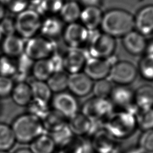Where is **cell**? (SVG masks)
<instances>
[{
	"mask_svg": "<svg viewBox=\"0 0 153 153\" xmlns=\"http://www.w3.org/2000/svg\"><path fill=\"white\" fill-rule=\"evenodd\" d=\"M103 128L116 140L131 137L137 129L135 115L128 111H113L103 121Z\"/></svg>",
	"mask_w": 153,
	"mask_h": 153,
	"instance_id": "obj_1",
	"label": "cell"
},
{
	"mask_svg": "<svg viewBox=\"0 0 153 153\" xmlns=\"http://www.w3.org/2000/svg\"><path fill=\"white\" fill-rule=\"evenodd\" d=\"M100 28L114 38H123L134 29V16L124 9H110L103 13Z\"/></svg>",
	"mask_w": 153,
	"mask_h": 153,
	"instance_id": "obj_2",
	"label": "cell"
},
{
	"mask_svg": "<svg viewBox=\"0 0 153 153\" xmlns=\"http://www.w3.org/2000/svg\"><path fill=\"white\" fill-rule=\"evenodd\" d=\"M11 127L16 141L20 143H30L45 130L41 120L29 113L17 117Z\"/></svg>",
	"mask_w": 153,
	"mask_h": 153,
	"instance_id": "obj_3",
	"label": "cell"
},
{
	"mask_svg": "<svg viewBox=\"0 0 153 153\" xmlns=\"http://www.w3.org/2000/svg\"><path fill=\"white\" fill-rule=\"evenodd\" d=\"M87 46L88 57L109 59L114 56L117 42L115 38L103 32H97L90 37Z\"/></svg>",
	"mask_w": 153,
	"mask_h": 153,
	"instance_id": "obj_4",
	"label": "cell"
},
{
	"mask_svg": "<svg viewBox=\"0 0 153 153\" xmlns=\"http://www.w3.org/2000/svg\"><path fill=\"white\" fill-rule=\"evenodd\" d=\"M113 111L109 99L93 96L82 103L80 112L93 122H102Z\"/></svg>",
	"mask_w": 153,
	"mask_h": 153,
	"instance_id": "obj_5",
	"label": "cell"
},
{
	"mask_svg": "<svg viewBox=\"0 0 153 153\" xmlns=\"http://www.w3.org/2000/svg\"><path fill=\"white\" fill-rule=\"evenodd\" d=\"M41 23L39 13L32 9H26L17 14L15 20L16 31L21 37L30 39L39 30Z\"/></svg>",
	"mask_w": 153,
	"mask_h": 153,
	"instance_id": "obj_6",
	"label": "cell"
},
{
	"mask_svg": "<svg viewBox=\"0 0 153 153\" xmlns=\"http://www.w3.org/2000/svg\"><path fill=\"white\" fill-rule=\"evenodd\" d=\"M54 40L44 36H33L25 45L24 53L32 60H39L50 57L55 53Z\"/></svg>",
	"mask_w": 153,
	"mask_h": 153,
	"instance_id": "obj_7",
	"label": "cell"
},
{
	"mask_svg": "<svg viewBox=\"0 0 153 153\" xmlns=\"http://www.w3.org/2000/svg\"><path fill=\"white\" fill-rule=\"evenodd\" d=\"M137 75V67L133 63L118 60L112 65L108 78L117 85L128 86L136 80Z\"/></svg>",
	"mask_w": 153,
	"mask_h": 153,
	"instance_id": "obj_8",
	"label": "cell"
},
{
	"mask_svg": "<svg viewBox=\"0 0 153 153\" xmlns=\"http://www.w3.org/2000/svg\"><path fill=\"white\" fill-rule=\"evenodd\" d=\"M90 33L80 22H76L66 24L62 36L69 48L81 49L87 45Z\"/></svg>",
	"mask_w": 153,
	"mask_h": 153,
	"instance_id": "obj_9",
	"label": "cell"
},
{
	"mask_svg": "<svg viewBox=\"0 0 153 153\" xmlns=\"http://www.w3.org/2000/svg\"><path fill=\"white\" fill-rule=\"evenodd\" d=\"M109 100L112 105L135 114L137 109L134 103V91L126 85H116L113 87Z\"/></svg>",
	"mask_w": 153,
	"mask_h": 153,
	"instance_id": "obj_10",
	"label": "cell"
},
{
	"mask_svg": "<svg viewBox=\"0 0 153 153\" xmlns=\"http://www.w3.org/2000/svg\"><path fill=\"white\" fill-rule=\"evenodd\" d=\"M53 109L63 115L67 119L79 112V103L74 95L63 91L51 98Z\"/></svg>",
	"mask_w": 153,
	"mask_h": 153,
	"instance_id": "obj_11",
	"label": "cell"
},
{
	"mask_svg": "<svg viewBox=\"0 0 153 153\" xmlns=\"http://www.w3.org/2000/svg\"><path fill=\"white\" fill-rule=\"evenodd\" d=\"M109 59L88 57L83 72L93 81L108 78L112 65L115 62Z\"/></svg>",
	"mask_w": 153,
	"mask_h": 153,
	"instance_id": "obj_12",
	"label": "cell"
},
{
	"mask_svg": "<svg viewBox=\"0 0 153 153\" xmlns=\"http://www.w3.org/2000/svg\"><path fill=\"white\" fill-rule=\"evenodd\" d=\"M87 58L82 49L69 48L63 55V69L69 75L83 72Z\"/></svg>",
	"mask_w": 153,
	"mask_h": 153,
	"instance_id": "obj_13",
	"label": "cell"
},
{
	"mask_svg": "<svg viewBox=\"0 0 153 153\" xmlns=\"http://www.w3.org/2000/svg\"><path fill=\"white\" fill-rule=\"evenodd\" d=\"M93 81L84 72L69 75L68 89L75 97H84L92 92Z\"/></svg>",
	"mask_w": 153,
	"mask_h": 153,
	"instance_id": "obj_14",
	"label": "cell"
},
{
	"mask_svg": "<svg viewBox=\"0 0 153 153\" xmlns=\"http://www.w3.org/2000/svg\"><path fill=\"white\" fill-rule=\"evenodd\" d=\"M89 143L96 153H105L114 147L118 142L102 127L97 129L89 137Z\"/></svg>",
	"mask_w": 153,
	"mask_h": 153,
	"instance_id": "obj_15",
	"label": "cell"
},
{
	"mask_svg": "<svg viewBox=\"0 0 153 153\" xmlns=\"http://www.w3.org/2000/svg\"><path fill=\"white\" fill-rule=\"evenodd\" d=\"M67 124L74 136L90 137L94 130V122L91 121L81 112L68 119Z\"/></svg>",
	"mask_w": 153,
	"mask_h": 153,
	"instance_id": "obj_16",
	"label": "cell"
},
{
	"mask_svg": "<svg viewBox=\"0 0 153 153\" xmlns=\"http://www.w3.org/2000/svg\"><path fill=\"white\" fill-rule=\"evenodd\" d=\"M134 30L146 36L153 34V4L141 8L134 16Z\"/></svg>",
	"mask_w": 153,
	"mask_h": 153,
	"instance_id": "obj_17",
	"label": "cell"
},
{
	"mask_svg": "<svg viewBox=\"0 0 153 153\" xmlns=\"http://www.w3.org/2000/svg\"><path fill=\"white\" fill-rule=\"evenodd\" d=\"M122 38L123 45L129 54L138 56L145 53L148 41L137 30H131Z\"/></svg>",
	"mask_w": 153,
	"mask_h": 153,
	"instance_id": "obj_18",
	"label": "cell"
},
{
	"mask_svg": "<svg viewBox=\"0 0 153 153\" xmlns=\"http://www.w3.org/2000/svg\"><path fill=\"white\" fill-rule=\"evenodd\" d=\"M103 13L100 7H85L82 8L79 22L89 31H96L100 28Z\"/></svg>",
	"mask_w": 153,
	"mask_h": 153,
	"instance_id": "obj_19",
	"label": "cell"
},
{
	"mask_svg": "<svg viewBox=\"0 0 153 153\" xmlns=\"http://www.w3.org/2000/svg\"><path fill=\"white\" fill-rule=\"evenodd\" d=\"M65 23L59 17L55 15L49 16L44 20H42L39 30L42 36L53 40L62 35Z\"/></svg>",
	"mask_w": 153,
	"mask_h": 153,
	"instance_id": "obj_20",
	"label": "cell"
},
{
	"mask_svg": "<svg viewBox=\"0 0 153 153\" xmlns=\"http://www.w3.org/2000/svg\"><path fill=\"white\" fill-rule=\"evenodd\" d=\"M134 103L137 109L153 108V85L144 84L134 91Z\"/></svg>",
	"mask_w": 153,
	"mask_h": 153,
	"instance_id": "obj_21",
	"label": "cell"
},
{
	"mask_svg": "<svg viewBox=\"0 0 153 153\" xmlns=\"http://www.w3.org/2000/svg\"><path fill=\"white\" fill-rule=\"evenodd\" d=\"M25 44L21 37L14 34L6 36L2 48L4 54L10 57H19L24 53Z\"/></svg>",
	"mask_w": 153,
	"mask_h": 153,
	"instance_id": "obj_22",
	"label": "cell"
},
{
	"mask_svg": "<svg viewBox=\"0 0 153 153\" xmlns=\"http://www.w3.org/2000/svg\"><path fill=\"white\" fill-rule=\"evenodd\" d=\"M82 8L78 1H65L59 14L62 20L66 24L76 22L79 20Z\"/></svg>",
	"mask_w": 153,
	"mask_h": 153,
	"instance_id": "obj_23",
	"label": "cell"
},
{
	"mask_svg": "<svg viewBox=\"0 0 153 153\" xmlns=\"http://www.w3.org/2000/svg\"><path fill=\"white\" fill-rule=\"evenodd\" d=\"M11 95L13 102L20 106H27L32 99L30 85L25 81L17 82L14 85Z\"/></svg>",
	"mask_w": 153,
	"mask_h": 153,
	"instance_id": "obj_24",
	"label": "cell"
},
{
	"mask_svg": "<svg viewBox=\"0 0 153 153\" xmlns=\"http://www.w3.org/2000/svg\"><path fill=\"white\" fill-rule=\"evenodd\" d=\"M45 130L53 132L67 124L68 119L54 109H50L41 120Z\"/></svg>",
	"mask_w": 153,
	"mask_h": 153,
	"instance_id": "obj_25",
	"label": "cell"
},
{
	"mask_svg": "<svg viewBox=\"0 0 153 153\" xmlns=\"http://www.w3.org/2000/svg\"><path fill=\"white\" fill-rule=\"evenodd\" d=\"M56 145L50 134H42L30 142L32 153H54Z\"/></svg>",
	"mask_w": 153,
	"mask_h": 153,
	"instance_id": "obj_26",
	"label": "cell"
},
{
	"mask_svg": "<svg viewBox=\"0 0 153 153\" xmlns=\"http://www.w3.org/2000/svg\"><path fill=\"white\" fill-rule=\"evenodd\" d=\"M31 71L35 79L46 81L54 72V69L50 59L48 58L35 61Z\"/></svg>",
	"mask_w": 153,
	"mask_h": 153,
	"instance_id": "obj_27",
	"label": "cell"
},
{
	"mask_svg": "<svg viewBox=\"0 0 153 153\" xmlns=\"http://www.w3.org/2000/svg\"><path fill=\"white\" fill-rule=\"evenodd\" d=\"M69 74L64 70L56 71L46 81L51 91L56 93L65 91L68 89Z\"/></svg>",
	"mask_w": 153,
	"mask_h": 153,
	"instance_id": "obj_28",
	"label": "cell"
},
{
	"mask_svg": "<svg viewBox=\"0 0 153 153\" xmlns=\"http://www.w3.org/2000/svg\"><path fill=\"white\" fill-rule=\"evenodd\" d=\"M32 99L42 100L49 103L52 98V91L47 85L46 81L35 79L29 83Z\"/></svg>",
	"mask_w": 153,
	"mask_h": 153,
	"instance_id": "obj_29",
	"label": "cell"
},
{
	"mask_svg": "<svg viewBox=\"0 0 153 153\" xmlns=\"http://www.w3.org/2000/svg\"><path fill=\"white\" fill-rule=\"evenodd\" d=\"M138 74L146 81H153V54L145 53L138 63Z\"/></svg>",
	"mask_w": 153,
	"mask_h": 153,
	"instance_id": "obj_30",
	"label": "cell"
},
{
	"mask_svg": "<svg viewBox=\"0 0 153 153\" xmlns=\"http://www.w3.org/2000/svg\"><path fill=\"white\" fill-rule=\"evenodd\" d=\"M88 144L84 137L74 136L68 142L59 147L57 153H82Z\"/></svg>",
	"mask_w": 153,
	"mask_h": 153,
	"instance_id": "obj_31",
	"label": "cell"
},
{
	"mask_svg": "<svg viewBox=\"0 0 153 153\" xmlns=\"http://www.w3.org/2000/svg\"><path fill=\"white\" fill-rule=\"evenodd\" d=\"M16 141L11 127L0 123V151H8L14 146Z\"/></svg>",
	"mask_w": 153,
	"mask_h": 153,
	"instance_id": "obj_32",
	"label": "cell"
},
{
	"mask_svg": "<svg viewBox=\"0 0 153 153\" xmlns=\"http://www.w3.org/2000/svg\"><path fill=\"white\" fill-rule=\"evenodd\" d=\"M134 115L137 128L142 131L153 129V108L137 109Z\"/></svg>",
	"mask_w": 153,
	"mask_h": 153,
	"instance_id": "obj_33",
	"label": "cell"
},
{
	"mask_svg": "<svg viewBox=\"0 0 153 153\" xmlns=\"http://www.w3.org/2000/svg\"><path fill=\"white\" fill-rule=\"evenodd\" d=\"M112 82L109 78H105L96 81L93 83L92 92L94 96L109 99L113 89Z\"/></svg>",
	"mask_w": 153,
	"mask_h": 153,
	"instance_id": "obj_34",
	"label": "cell"
},
{
	"mask_svg": "<svg viewBox=\"0 0 153 153\" xmlns=\"http://www.w3.org/2000/svg\"><path fill=\"white\" fill-rule=\"evenodd\" d=\"M27 106L29 114L41 120L50 110L48 103L35 99H32Z\"/></svg>",
	"mask_w": 153,
	"mask_h": 153,
	"instance_id": "obj_35",
	"label": "cell"
},
{
	"mask_svg": "<svg viewBox=\"0 0 153 153\" xmlns=\"http://www.w3.org/2000/svg\"><path fill=\"white\" fill-rule=\"evenodd\" d=\"M137 147L141 153H153V129L142 131L138 139Z\"/></svg>",
	"mask_w": 153,
	"mask_h": 153,
	"instance_id": "obj_36",
	"label": "cell"
},
{
	"mask_svg": "<svg viewBox=\"0 0 153 153\" xmlns=\"http://www.w3.org/2000/svg\"><path fill=\"white\" fill-rule=\"evenodd\" d=\"M50 136L54 142L56 146H61L68 142L74 135L69 129L68 124L50 133Z\"/></svg>",
	"mask_w": 153,
	"mask_h": 153,
	"instance_id": "obj_37",
	"label": "cell"
},
{
	"mask_svg": "<svg viewBox=\"0 0 153 153\" xmlns=\"http://www.w3.org/2000/svg\"><path fill=\"white\" fill-rule=\"evenodd\" d=\"M17 72V63L13 58L5 55L0 57V75L13 76Z\"/></svg>",
	"mask_w": 153,
	"mask_h": 153,
	"instance_id": "obj_38",
	"label": "cell"
},
{
	"mask_svg": "<svg viewBox=\"0 0 153 153\" xmlns=\"http://www.w3.org/2000/svg\"><path fill=\"white\" fill-rule=\"evenodd\" d=\"M65 2V0H41L39 13L50 16L59 14Z\"/></svg>",
	"mask_w": 153,
	"mask_h": 153,
	"instance_id": "obj_39",
	"label": "cell"
},
{
	"mask_svg": "<svg viewBox=\"0 0 153 153\" xmlns=\"http://www.w3.org/2000/svg\"><path fill=\"white\" fill-rule=\"evenodd\" d=\"M6 9L13 13L19 14L26 10L29 5V0H5Z\"/></svg>",
	"mask_w": 153,
	"mask_h": 153,
	"instance_id": "obj_40",
	"label": "cell"
},
{
	"mask_svg": "<svg viewBox=\"0 0 153 153\" xmlns=\"http://www.w3.org/2000/svg\"><path fill=\"white\" fill-rule=\"evenodd\" d=\"M13 87L14 83L11 78L0 75V97H4L11 94Z\"/></svg>",
	"mask_w": 153,
	"mask_h": 153,
	"instance_id": "obj_41",
	"label": "cell"
},
{
	"mask_svg": "<svg viewBox=\"0 0 153 153\" xmlns=\"http://www.w3.org/2000/svg\"><path fill=\"white\" fill-rule=\"evenodd\" d=\"M0 25L2 29L4 35L6 36L13 35L15 29V20L10 18H4L0 23Z\"/></svg>",
	"mask_w": 153,
	"mask_h": 153,
	"instance_id": "obj_42",
	"label": "cell"
},
{
	"mask_svg": "<svg viewBox=\"0 0 153 153\" xmlns=\"http://www.w3.org/2000/svg\"><path fill=\"white\" fill-rule=\"evenodd\" d=\"M102 0H79V4L85 7H99Z\"/></svg>",
	"mask_w": 153,
	"mask_h": 153,
	"instance_id": "obj_43",
	"label": "cell"
},
{
	"mask_svg": "<svg viewBox=\"0 0 153 153\" xmlns=\"http://www.w3.org/2000/svg\"><path fill=\"white\" fill-rule=\"evenodd\" d=\"M122 153H141L139 148L136 146H131L125 150H123Z\"/></svg>",
	"mask_w": 153,
	"mask_h": 153,
	"instance_id": "obj_44",
	"label": "cell"
},
{
	"mask_svg": "<svg viewBox=\"0 0 153 153\" xmlns=\"http://www.w3.org/2000/svg\"><path fill=\"white\" fill-rule=\"evenodd\" d=\"M6 10L7 9L5 5L0 1V22H1L5 18Z\"/></svg>",
	"mask_w": 153,
	"mask_h": 153,
	"instance_id": "obj_45",
	"label": "cell"
},
{
	"mask_svg": "<svg viewBox=\"0 0 153 153\" xmlns=\"http://www.w3.org/2000/svg\"><path fill=\"white\" fill-rule=\"evenodd\" d=\"M145 53L153 54V38L148 41Z\"/></svg>",
	"mask_w": 153,
	"mask_h": 153,
	"instance_id": "obj_46",
	"label": "cell"
},
{
	"mask_svg": "<svg viewBox=\"0 0 153 153\" xmlns=\"http://www.w3.org/2000/svg\"><path fill=\"white\" fill-rule=\"evenodd\" d=\"M122 152H123V150H122L120 145L118 143L113 149H112L109 151H108L107 152H105V153H122Z\"/></svg>",
	"mask_w": 153,
	"mask_h": 153,
	"instance_id": "obj_47",
	"label": "cell"
},
{
	"mask_svg": "<svg viewBox=\"0 0 153 153\" xmlns=\"http://www.w3.org/2000/svg\"><path fill=\"white\" fill-rule=\"evenodd\" d=\"M13 153H32V152L30 150L29 148H19V149L14 151Z\"/></svg>",
	"mask_w": 153,
	"mask_h": 153,
	"instance_id": "obj_48",
	"label": "cell"
},
{
	"mask_svg": "<svg viewBox=\"0 0 153 153\" xmlns=\"http://www.w3.org/2000/svg\"><path fill=\"white\" fill-rule=\"evenodd\" d=\"M82 153H96L95 151L93 149V148H91L89 142H88V144L87 145V146H86L85 149H84V152Z\"/></svg>",
	"mask_w": 153,
	"mask_h": 153,
	"instance_id": "obj_49",
	"label": "cell"
},
{
	"mask_svg": "<svg viewBox=\"0 0 153 153\" xmlns=\"http://www.w3.org/2000/svg\"><path fill=\"white\" fill-rule=\"evenodd\" d=\"M3 35H4L3 30H2V27H1V25H0V41H1V40L2 39V38Z\"/></svg>",
	"mask_w": 153,
	"mask_h": 153,
	"instance_id": "obj_50",
	"label": "cell"
},
{
	"mask_svg": "<svg viewBox=\"0 0 153 153\" xmlns=\"http://www.w3.org/2000/svg\"><path fill=\"white\" fill-rule=\"evenodd\" d=\"M0 153H9L8 151H0Z\"/></svg>",
	"mask_w": 153,
	"mask_h": 153,
	"instance_id": "obj_51",
	"label": "cell"
}]
</instances>
